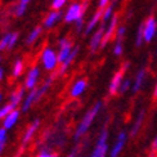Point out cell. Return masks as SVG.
<instances>
[{
  "label": "cell",
  "mask_w": 157,
  "mask_h": 157,
  "mask_svg": "<svg viewBox=\"0 0 157 157\" xmlns=\"http://www.w3.org/2000/svg\"><path fill=\"white\" fill-rule=\"evenodd\" d=\"M32 2V0H19L18 4L14 5V9H13V13H14L16 17H22L25 16V13L27 12V6L29 4Z\"/></svg>",
  "instance_id": "603a6c76"
},
{
  "label": "cell",
  "mask_w": 157,
  "mask_h": 157,
  "mask_svg": "<svg viewBox=\"0 0 157 157\" xmlns=\"http://www.w3.org/2000/svg\"><path fill=\"white\" fill-rule=\"evenodd\" d=\"M155 152H157V134H156V136L153 138V140L151 143V155H153Z\"/></svg>",
  "instance_id": "74e56055"
},
{
  "label": "cell",
  "mask_w": 157,
  "mask_h": 157,
  "mask_svg": "<svg viewBox=\"0 0 157 157\" xmlns=\"http://www.w3.org/2000/svg\"><path fill=\"white\" fill-rule=\"evenodd\" d=\"M74 49V44L71 43L70 39L67 37H62L59 41H58V59H59V64L66 59V58L71 54V52Z\"/></svg>",
  "instance_id": "9c48e42d"
},
{
  "label": "cell",
  "mask_w": 157,
  "mask_h": 157,
  "mask_svg": "<svg viewBox=\"0 0 157 157\" xmlns=\"http://www.w3.org/2000/svg\"><path fill=\"white\" fill-rule=\"evenodd\" d=\"M101 107H102V103L101 102H97L93 107L89 108L86 112H85L84 117L81 119L80 124H78L76 130H75V134H74L75 140H78V139L82 138V136L88 133V130L90 129L91 124H93V121L95 120V117L98 116V113H99Z\"/></svg>",
  "instance_id": "6da1fadb"
},
{
  "label": "cell",
  "mask_w": 157,
  "mask_h": 157,
  "mask_svg": "<svg viewBox=\"0 0 157 157\" xmlns=\"http://www.w3.org/2000/svg\"><path fill=\"white\" fill-rule=\"evenodd\" d=\"M88 88V81L85 80V78H78L76 80L70 89V95L72 98H78L80 95H82L85 93V90Z\"/></svg>",
  "instance_id": "2e32d148"
},
{
  "label": "cell",
  "mask_w": 157,
  "mask_h": 157,
  "mask_svg": "<svg viewBox=\"0 0 157 157\" xmlns=\"http://www.w3.org/2000/svg\"><path fill=\"white\" fill-rule=\"evenodd\" d=\"M39 126H40V120L35 119V120L29 125V128L25 130L23 136H22V146H23V147L27 146L29 143L32 140V136L35 135V133H36V130L39 129Z\"/></svg>",
  "instance_id": "5bb4252c"
},
{
  "label": "cell",
  "mask_w": 157,
  "mask_h": 157,
  "mask_svg": "<svg viewBox=\"0 0 157 157\" xmlns=\"http://www.w3.org/2000/svg\"><path fill=\"white\" fill-rule=\"evenodd\" d=\"M2 101H3V94L0 93V102H2Z\"/></svg>",
  "instance_id": "ee69618b"
},
{
  "label": "cell",
  "mask_w": 157,
  "mask_h": 157,
  "mask_svg": "<svg viewBox=\"0 0 157 157\" xmlns=\"http://www.w3.org/2000/svg\"><path fill=\"white\" fill-rule=\"evenodd\" d=\"M0 62H2V56H0Z\"/></svg>",
  "instance_id": "f6af8a7d"
},
{
  "label": "cell",
  "mask_w": 157,
  "mask_h": 157,
  "mask_svg": "<svg viewBox=\"0 0 157 157\" xmlns=\"http://www.w3.org/2000/svg\"><path fill=\"white\" fill-rule=\"evenodd\" d=\"M41 34H43V26H36V27H34L30 34L27 35V37H26V45L30 47V45L35 44L37 41V39L41 36Z\"/></svg>",
  "instance_id": "7402d4cb"
},
{
  "label": "cell",
  "mask_w": 157,
  "mask_h": 157,
  "mask_svg": "<svg viewBox=\"0 0 157 157\" xmlns=\"http://www.w3.org/2000/svg\"><path fill=\"white\" fill-rule=\"evenodd\" d=\"M13 109H14V106H13L12 103H6L3 107H0V121H3L4 117L8 116Z\"/></svg>",
  "instance_id": "4316f807"
},
{
  "label": "cell",
  "mask_w": 157,
  "mask_h": 157,
  "mask_svg": "<svg viewBox=\"0 0 157 157\" xmlns=\"http://www.w3.org/2000/svg\"><path fill=\"white\" fill-rule=\"evenodd\" d=\"M68 0H52L50 3V6L52 9H56V10H61L64 5L67 4Z\"/></svg>",
  "instance_id": "4dcf8cb0"
},
{
  "label": "cell",
  "mask_w": 157,
  "mask_h": 157,
  "mask_svg": "<svg viewBox=\"0 0 157 157\" xmlns=\"http://www.w3.org/2000/svg\"><path fill=\"white\" fill-rule=\"evenodd\" d=\"M157 34V19L151 16L144 21V43H151Z\"/></svg>",
  "instance_id": "30bf717a"
},
{
  "label": "cell",
  "mask_w": 157,
  "mask_h": 157,
  "mask_svg": "<svg viewBox=\"0 0 157 157\" xmlns=\"http://www.w3.org/2000/svg\"><path fill=\"white\" fill-rule=\"evenodd\" d=\"M130 86H132V81H130L129 78H125V80H122V82H121V85H120V89H119V93H120V94L126 93V91L130 89Z\"/></svg>",
  "instance_id": "1f68e13d"
},
{
  "label": "cell",
  "mask_w": 157,
  "mask_h": 157,
  "mask_svg": "<svg viewBox=\"0 0 157 157\" xmlns=\"http://www.w3.org/2000/svg\"><path fill=\"white\" fill-rule=\"evenodd\" d=\"M102 13H103L102 9H97V12L90 17V19L86 22V25H85V29H84V32H82L84 36L91 35L94 32V30L101 25V22H102Z\"/></svg>",
  "instance_id": "8fae6325"
},
{
  "label": "cell",
  "mask_w": 157,
  "mask_h": 157,
  "mask_svg": "<svg viewBox=\"0 0 157 157\" xmlns=\"http://www.w3.org/2000/svg\"><path fill=\"white\" fill-rule=\"evenodd\" d=\"M18 39H19V34L18 32H12V37H10V41H9V45H8V49L6 50H12L13 48L17 45L18 43Z\"/></svg>",
  "instance_id": "d6a6232c"
},
{
  "label": "cell",
  "mask_w": 157,
  "mask_h": 157,
  "mask_svg": "<svg viewBox=\"0 0 157 157\" xmlns=\"http://www.w3.org/2000/svg\"><path fill=\"white\" fill-rule=\"evenodd\" d=\"M153 99H157V80H156L155 89H153Z\"/></svg>",
  "instance_id": "60d3db41"
},
{
  "label": "cell",
  "mask_w": 157,
  "mask_h": 157,
  "mask_svg": "<svg viewBox=\"0 0 157 157\" xmlns=\"http://www.w3.org/2000/svg\"><path fill=\"white\" fill-rule=\"evenodd\" d=\"M19 113H21V112H19L17 108H14L8 116L3 119L2 126L5 128L6 130H10L12 128H14V125H16V124L18 122V120H19Z\"/></svg>",
  "instance_id": "e0dca14e"
},
{
  "label": "cell",
  "mask_w": 157,
  "mask_h": 157,
  "mask_svg": "<svg viewBox=\"0 0 157 157\" xmlns=\"http://www.w3.org/2000/svg\"><path fill=\"white\" fill-rule=\"evenodd\" d=\"M111 2H112V3H115V4H119V2H120V0H111Z\"/></svg>",
  "instance_id": "7bdbcfd3"
},
{
  "label": "cell",
  "mask_w": 157,
  "mask_h": 157,
  "mask_svg": "<svg viewBox=\"0 0 157 157\" xmlns=\"http://www.w3.org/2000/svg\"><path fill=\"white\" fill-rule=\"evenodd\" d=\"M109 3H111V0H99V2H98V9L103 10Z\"/></svg>",
  "instance_id": "8d00e7d4"
},
{
  "label": "cell",
  "mask_w": 157,
  "mask_h": 157,
  "mask_svg": "<svg viewBox=\"0 0 157 157\" xmlns=\"http://www.w3.org/2000/svg\"><path fill=\"white\" fill-rule=\"evenodd\" d=\"M39 78H40V67H39V66H32L29 70L27 75H26L25 85H23V86L26 89H29V90L36 88Z\"/></svg>",
  "instance_id": "7c38bea8"
},
{
  "label": "cell",
  "mask_w": 157,
  "mask_h": 157,
  "mask_svg": "<svg viewBox=\"0 0 157 157\" xmlns=\"http://www.w3.org/2000/svg\"><path fill=\"white\" fill-rule=\"evenodd\" d=\"M86 6H88V3H78V2H75V3H71L68 5V8L64 12V16H63V21L66 23H75L78 18H81L85 16V12H86Z\"/></svg>",
  "instance_id": "3957f363"
},
{
  "label": "cell",
  "mask_w": 157,
  "mask_h": 157,
  "mask_svg": "<svg viewBox=\"0 0 157 157\" xmlns=\"http://www.w3.org/2000/svg\"><path fill=\"white\" fill-rule=\"evenodd\" d=\"M144 116H146V111L144 109H140L138 116L135 117V121L132 126V130H130V136H135L136 134L139 133V130L143 125V121H144Z\"/></svg>",
  "instance_id": "44dd1931"
},
{
  "label": "cell",
  "mask_w": 157,
  "mask_h": 157,
  "mask_svg": "<svg viewBox=\"0 0 157 157\" xmlns=\"http://www.w3.org/2000/svg\"><path fill=\"white\" fill-rule=\"evenodd\" d=\"M36 157H57V155L53 153V152H50L48 148H44V149H41V151L37 153Z\"/></svg>",
  "instance_id": "d590c367"
},
{
  "label": "cell",
  "mask_w": 157,
  "mask_h": 157,
  "mask_svg": "<svg viewBox=\"0 0 157 157\" xmlns=\"http://www.w3.org/2000/svg\"><path fill=\"white\" fill-rule=\"evenodd\" d=\"M63 16H64V13H63L62 10L52 9V10L48 13V14H47V17L44 18V21H43V27L47 29V30L56 27V26L63 19Z\"/></svg>",
  "instance_id": "ba28073f"
},
{
  "label": "cell",
  "mask_w": 157,
  "mask_h": 157,
  "mask_svg": "<svg viewBox=\"0 0 157 157\" xmlns=\"http://www.w3.org/2000/svg\"><path fill=\"white\" fill-rule=\"evenodd\" d=\"M146 75H147L146 68H140L138 72L135 74L134 82L132 85V91H133V93H138V91L142 89L143 84H144V81H146Z\"/></svg>",
  "instance_id": "d6986e66"
},
{
  "label": "cell",
  "mask_w": 157,
  "mask_h": 157,
  "mask_svg": "<svg viewBox=\"0 0 157 157\" xmlns=\"http://www.w3.org/2000/svg\"><path fill=\"white\" fill-rule=\"evenodd\" d=\"M129 66H130L129 62L124 63L122 66H121V68L117 71V72H115L113 77L111 78V82H109V85H108V93H109L111 95H115V94L119 93L120 85H121V82H122V80H124V75H125V72L128 71Z\"/></svg>",
  "instance_id": "5b68a950"
},
{
  "label": "cell",
  "mask_w": 157,
  "mask_h": 157,
  "mask_svg": "<svg viewBox=\"0 0 157 157\" xmlns=\"http://www.w3.org/2000/svg\"><path fill=\"white\" fill-rule=\"evenodd\" d=\"M126 142H128L126 132H121L119 135H117V139L115 142V144L112 146V148L109 149V157H119L120 153L122 152V149L125 148Z\"/></svg>",
  "instance_id": "4fadbf2b"
},
{
  "label": "cell",
  "mask_w": 157,
  "mask_h": 157,
  "mask_svg": "<svg viewBox=\"0 0 157 157\" xmlns=\"http://www.w3.org/2000/svg\"><path fill=\"white\" fill-rule=\"evenodd\" d=\"M106 26L107 23L101 22V25L94 30V32L91 34L90 41H89V49L91 53H95L98 49H101V45L103 41V36H104V31H106Z\"/></svg>",
  "instance_id": "8992f818"
},
{
  "label": "cell",
  "mask_w": 157,
  "mask_h": 157,
  "mask_svg": "<svg viewBox=\"0 0 157 157\" xmlns=\"http://www.w3.org/2000/svg\"><path fill=\"white\" fill-rule=\"evenodd\" d=\"M112 52H113V54H115L116 57H121L122 53H124V44H122V41H116V40H115Z\"/></svg>",
  "instance_id": "f546056e"
},
{
  "label": "cell",
  "mask_w": 157,
  "mask_h": 157,
  "mask_svg": "<svg viewBox=\"0 0 157 157\" xmlns=\"http://www.w3.org/2000/svg\"><path fill=\"white\" fill-rule=\"evenodd\" d=\"M40 63L45 71H56L58 64H59V59H58V53L52 48V47H47L44 48L41 54H40Z\"/></svg>",
  "instance_id": "7a4b0ae2"
},
{
  "label": "cell",
  "mask_w": 157,
  "mask_h": 157,
  "mask_svg": "<svg viewBox=\"0 0 157 157\" xmlns=\"http://www.w3.org/2000/svg\"><path fill=\"white\" fill-rule=\"evenodd\" d=\"M125 34H126V27L125 26L119 25V27H117V30H116V34H115V40L116 41H124Z\"/></svg>",
  "instance_id": "f1b7e54d"
},
{
  "label": "cell",
  "mask_w": 157,
  "mask_h": 157,
  "mask_svg": "<svg viewBox=\"0 0 157 157\" xmlns=\"http://www.w3.org/2000/svg\"><path fill=\"white\" fill-rule=\"evenodd\" d=\"M78 50H80V48H78L77 45H75L74 49H72V52H71V54L61 63L59 70H58V75H59V76H62V75H64V74L67 72V70L70 68V66H71V64L74 63V61L76 59V57H77V54H78Z\"/></svg>",
  "instance_id": "9a60e30c"
},
{
  "label": "cell",
  "mask_w": 157,
  "mask_h": 157,
  "mask_svg": "<svg viewBox=\"0 0 157 157\" xmlns=\"http://www.w3.org/2000/svg\"><path fill=\"white\" fill-rule=\"evenodd\" d=\"M117 27H119V16L115 14L112 18L109 19V22L106 26V31H104V36H103V41H102V45H101V49L106 48L107 44L115 37Z\"/></svg>",
  "instance_id": "52a82bcc"
},
{
  "label": "cell",
  "mask_w": 157,
  "mask_h": 157,
  "mask_svg": "<svg viewBox=\"0 0 157 157\" xmlns=\"http://www.w3.org/2000/svg\"><path fill=\"white\" fill-rule=\"evenodd\" d=\"M6 138H8V130L3 126H0V146H5Z\"/></svg>",
  "instance_id": "e575fe53"
},
{
  "label": "cell",
  "mask_w": 157,
  "mask_h": 157,
  "mask_svg": "<svg viewBox=\"0 0 157 157\" xmlns=\"http://www.w3.org/2000/svg\"><path fill=\"white\" fill-rule=\"evenodd\" d=\"M10 37H12V32H6L5 35L2 36V39H0V52H3V50H6V49H8V45H9V41H10Z\"/></svg>",
  "instance_id": "83f0119b"
},
{
  "label": "cell",
  "mask_w": 157,
  "mask_h": 157,
  "mask_svg": "<svg viewBox=\"0 0 157 157\" xmlns=\"http://www.w3.org/2000/svg\"><path fill=\"white\" fill-rule=\"evenodd\" d=\"M37 94H36V88L31 89L29 91V94L25 97V99L22 102V112H27L30 111V108L34 106L35 103H37Z\"/></svg>",
  "instance_id": "ac0fdd59"
},
{
  "label": "cell",
  "mask_w": 157,
  "mask_h": 157,
  "mask_svg": "<svg viewBox=\"0 0 157 157\" xmlns=\"http://www.w3.org/2000/svg\"><path fill=\"white\" fill-rule=\"evenodd\" d=\"M23 71H25V62L18 58V59H16V62L13 63V66H12V76L18 78L19 76H22Z\"/></svg>",
  "instance_id": "d4e9b609"
},
{
  "label": "cell",
  "mask_w": 157,
  "mask_h": 157,
  "mask_svg": "<svg viewBox=\"0 0 157 157\" xmlns=\"http://www.w3.org/2000/svg\"><path fill=\"white\" fill-rule=\"evenodd\" d=\"M144 44V22L139 25L138 31H136V36H135V47L140 48Z\"/></svg>",
  "instance_id": "484cf974"
},
{
  "label": "cell",
  "mask_w": 157,
  "mask_h": 157,
  "mask_svg": "<svg viewBox=\"0 0 157 157\" xmlns=\"http://www.w3.org/2000/svg\"><path fill=\"white\" fill-rule=\"evenodd\" d=\"M74 25H75V29H76V32H77V34H81V32H84L85 25H86V23L84 22V17H81V18H78Z\"/></svg>",
  "instance_id": "836d02e7"
},
{
  "label": "cell",
  "mask_w": 157,
  "mask_h": 157,
  "mask_svg": "<svg viewBox=\"0 0 157 157\" xmlns=\"http://www.w3.org/2000/svg\"><path fill=\"white\" fill-rule=\"evenodd\" d=\"M116 5H117V4H115V3L111 2V3L106 6V8L103 9V13H102V22H104V23H108V22H109V19L115 16V6H116Z\"/></svg>",
  "instance_id": "cb8c5ba5"
},
{
  "label": "cell",
  "mask_w": 157,
  "mask_h": 157,
  "mask_svg": "<svg viewBox=\"0 0 157 157\" xmlns=\"http://www.w3.org/2000/svg\"><path fill=\"white\" fill-rule=\"evenodd\" d=\"M78 152H80V148H78V147H75V148L72 149V151H71V152L68 153V156H67V157H77Z\"/></svg>",
  "instance_id": "f35d334b"
},
{
  "label": "cell",
  "mask_w": 157,
  "mask_h": 157,
  "mask_svg": "<svg viewBox=\"0 0 157 157\" xmlns=\"http://www.w3.org/2000/svg\"><path fill=\"white\" fill-rule=\"evenodd\" d=\"M4 75H5V70L3 67H0V81L4 80Z\"/></svg>",
  "instance_id": "ab89813d"
},
{
  "label": "cell",
  "mask_w": 157,
  "mask_h": 157,
  "mask_svg": "<svg viewBox=\"0 0 157 157\" xmlns=\"http://www.w3.org/2000/svg\"><path fill=\"white\" fill-rule=\"evenodd\" d=\"M25 91H26V88L25 86H19L17 90L12 91L10 94V98H9V103H12L14 108H17L19 104H21L25 99Z\"/></svg>",
  "instance_id": "ffe728a7"
},
{
  "label": "cell",
  "mask_w": 157,
  "mask_h": 157,
  "mask_svg": "<svg viewBox=\"0 0 157 157\" xmlns=\"http://www.w3.org/2000/svg\"><path fill=\"white\" fill-rule=\"evenodd\" d=\"M107 139H108V130L103 129L99 136L97 139L95 147L93 149V152L90 153L89 157H106L108 152V144H107Z\"/></svg>",
  "instance_id": "277c9868"
},
{
  "label": "cell",
  "mask_w": 157,
  "mask_h": 157,
  "mask_svg": "<svg viewBox=\"0 0 157 157\" xmlns=\"http://www.w3.org/2000/svg\"><path fill=\"white\" fill-rule=\"evenodd\" d=\"M4 147H5V146H0V155L3 153V151H4Z\"/></svg>",
  "instance_id": "b9f144b4"
}]
</instances>
